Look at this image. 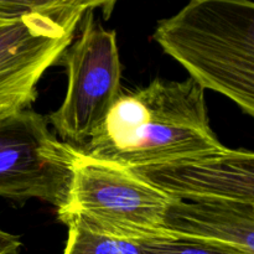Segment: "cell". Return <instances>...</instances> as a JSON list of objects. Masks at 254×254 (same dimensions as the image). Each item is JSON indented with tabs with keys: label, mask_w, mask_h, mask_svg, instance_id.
<instances>
[{
	"label": "cell",
	"mask_w": 254,
	"mask_h": 254,
	"mask_svg": "<svg viewBox=\"0 0 254 254\" xmlns=\"http://www.w3.org/2000/svg\"><path fill=\"white\" fill-rule=\"evenodd\" d=\"M163 230L170 236L222 243L254 254V205L173 198L164 213Z\"/></svg>",
	"instance_id": "ba28073f"
},
{
	"label": "cell",
	"mask_w": 254,
	"mask_h": 254,
	"mask_svg": "<svg viewBox=\"0 0 254 254\" xmlns=\"http://www.w3.org/2000/svg\"><path fill=\"white\" fill-rule=\"evenodd\" d=\"M139 245L143 254H253L222 243L176 236L139 241Z\"/></svg>",
	"instance_id": "30bf717a"
},
{
	"label": "cell",
	"mask_w": 254,
	"mask_h": 254,
	"mask_svg": "<svg viewBox=\"0 0 254 254\" xmlns=\"http://www.w3.org/2000/svg\"><path fill=\"white\" fill-rule=\"evenodd\" d=\"M78 151L59 140L46 117L31 111L0 118V196L66 203Z\"/></svg>",
	"instance_id": "8992f818"
},
{
	"label": "cell",
	"mask_w": 254,
	"mask_h": 254,
	"mask_svg": "<svg viewBox=\"0 0 254 254\" xmlns=\"http://www.w3.org/2000/svg\"><path fill=\"white\" fill-rule=\"evenodd\" d=\"M153 37L203 91L218 92L254 116L252 1L192 0L161 20Z\"/></svg>",
	"instance_id": "7a4b0ae2"
},
{
	"label": "cell",
	"mask_w": 254,
	"mask_h": 254,
	"mask_svg": "<svg viewBox=\"0 0 254 254\" xmlns=\"http://www.w3.org/2000/svg\"><path fill=\"white\" fill-rule=\"evenodd\" d=\"M64 225L68 237L62 254H143L136 241L98 232L78 220H68Z\"/></svg>",
	"instance_id": "9c48e42d"
},
{
	"label": "cell",
	"mask_w": 254,
	"mask_h": 254,
	"mask_svg": "<svg viewBox=\"0 0 254 254\" xmlns=\"http://www.w3.org/2000/svg\"><path fill=\"white\" fill-rule=\"evenodd\" d=\"M94 10L84 14L78 39L60 57L67 67L68 87L61 107L46 117L64 143L79 145L86 143L122 93L117 34L102 26Z\"/></svg>",
	"instance_id": "5b68a950"
},
{
	"label": "cell",
	"mask_w": 254,
	"mask_h": 254,
	"mask_svg": "<svg viewBox=\"0 0 254 254\" xmlns=\"http://www.w3.org/2000/svg\"><path fill=\"white\" fill-rule=\"evenodd\" d=\"M130 170L174 200L254 205L252 151L223 146L212 153Z\"/></svg>",
	"instance_id": "52a82bcc"
},
{
	"label": "cell",
	"mask_w": 254,
	"mask_h": 254,
	"mask_svg": "<svg viewBox=\"0 0 254 254\" xmlns=\"http://www.w3.org/2000/svg\"><path fill=\"white\" fill-rule=\"evenodd\" d=\"M107 4L52 0L46 9L0 22V118L29 109L40 78L71 45L84 14Z\"/></svg>",
	"instance_id": "277c9868"
},
{
	"label": "cell",
	"mask_w": 254,
	"mask_h": 254,
	"mask_svg": "<svg viewBox=\"0 0 254 254\" xmlns=\"http://www.w3.org/2000/svg\"><path fill=\"white\" fill-rule=\"evenodd\" d=\"M223 146L210 127L205 91L189 78L154 79L140 89L122 92L88 141L74 148L96 160L136 169Z\"/></svg>",
	"instance_id": "6da1fadb"
},
{
	"label": "cell",
	"mask_w": 254,
	"mask_h": 254,
	"mask_svg": "<svg viewBox=\"0 0 254 254\" xmlns=\"http://www.w3.org/2000/svg\"><path fill=\"white\" fill-rule=\"evenodd\" d=\"M21 242L19 237L0 228V254H19Z\"/></svg>",
	"instance_id": "8fae6325"
},
{
	"label": "cell",
	"mask_w": 254,
	"mask_h": 254,
	"mask_svg": "<svg viewBox=\"0 0 254 254\" xmlns=\"http://www.w3.org/2000/svg\"><path fill=\"white\" fill-rule=\"evenodd\" d=\"M171 200L130 169L78 151L68 196L57 217L62 223L78 220L114 237L151 241L170 236L163 230V218Z\"/></svg>",
	"instance_id": "3957f363"
}]
</instances>
